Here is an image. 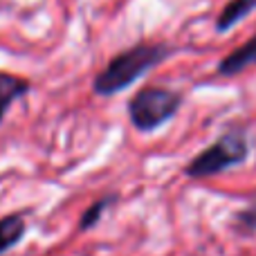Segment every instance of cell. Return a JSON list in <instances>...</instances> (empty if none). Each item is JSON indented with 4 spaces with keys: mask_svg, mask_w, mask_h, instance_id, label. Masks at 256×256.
<instances>
[{
    "mask_svg": "<svg viewBox=\"0 0 256 256\" xmlns=\"http://www.w3.org/2000/svg\"><path fill=\"white\" fill-rule=\"evenodd\" d=\"M254 9H256V0H230V2L220 9L214 27H216L218 34H225L232 27L238 25L240 20H245Z\"/></svg>",
    "mask_w": 256,
    "mask_h": 256,
    "instance_id": "6",
    "label": "cell"
},
{
    "mask_svg": "<svg viewBox=\"0 0 256 256\" xmlns=\"http://www.w3.org/2000/svg\"><path fill=\"white\" fill-rule=\"evenodd\" d=\"M250 144L248 135L240 128H232V130L222 132L212 146L200 150L194 160L184 166V176L200 180V178H212L218 173L227 171L232 166H238L248 160Z\"/></svg>",
    "mask_w": 256,
    "mask_h": 256,
    "instance_id": "3",
    "label": "cell"
},
{
    "mask_svg": "<svg viewBox=\"0 0 256 256\" xmlns=\"http://www.w3.org/2000/svg\"><path fill=\"white\" fill-rule=\"evenodd\" d=\"M256 63V34L250 40H245L240 48H236L234 52H230L225 58H220L216 68L218 76H236L245 70L248 66Z\"/></svg>",
    "mask_w": 256,
    "mask_h": 256,
    "instance_id": "4",
    "label": "cell"
},
{
    "mask_svg": "<svg viewBox=\"0 0 256 256\" xmlns=\"http://www.w3.org/2000/svg\"><path fill=\"white\" fill-rule=\"evenodd\" d=\"M184 94L164 86H144L128 102V120L140 132H153L178 115Z\"/></svg>",
    "mask_w": 256,
    "mask_h": 256,
    "instance_id": "2",
    "label": "cell"
},
{
    "mask_svg": "<svg viewBox=\"0 0 256 256\" xmlns=\"http://www.w3.org/2000/svg\"><path fill=\"white\" fill-rule=\"evenodd\" d=\"M173 54H176V48L168 43H137L132 48L122 50L94 76L92 92L97 97H112V94L124 92Z\"/></svg>",
    "mask_w": 256,
    "mask_h": 256,
    "instance_id": "1",
    "label": "cell"
},
{
    "mask_svg": "<svg viewBox=\"0 0 256 256\" xmlns=\"http://www.w3.org/2000/svg\"><path fill=\"white\" fill-rule=\"evenodd\" d=\"M27 227L20 214H9L0 218V254H7L22 240Z\"/></svg>",
    "mask_w": 256,
    "mask_h": 256,
    "instance_id": "7",
    "label": "cell"
},
{
    "mask_svg": "<svg viewBox=\"0 0 256 256\" xmlns=\"http://www.w3.org/2000/svg\"><path fill=\"white\" fill-rule=\"evenodd\" d=\"M32 84L25 76L12 74V72H2L0 70V124L7 117L9 108L14 106V102L22 99L25 94H30Z\"/></svg>",
    "mask_w": 256,
    "mask_h": 256,
    "instance_id": "5",
    "label": "cell"
},
{
    "mask_svg": "<svg viewBox=\"0 0 256 256\" xmlns=\"http://www.w3.org/2000/svg\"><path fill=\"white\" fill-rule=\"evenodd\" d=\"M117 200V196H106V198L97 200V202L92 204V207H88L84 214H81V220H79V232H88L92 230L94 225H97L99 220H102L104 212H106L108 207H110L112 202Z\"/></svg>",
    "mask_w": 256,
    "mask_h": 256,
    "instance_id": "8",
    "label": "cell"
},
{
    "mask_svg": "<svg viewBox=\"0 0 256 256\" xmlns=\"http://www.w3.org/2000/svg\"><path fill=\"white\" fill-rule=\"evenodd\" d=\"M240 220H243L245 227H252V230H256V204H252V207L248 209V212L240 214Z\"/></svg>",
    "mask_w": 256,
    "mask_h": 256,
    "instance_id": "9",
    "label": "cell"
}]
</instances>
